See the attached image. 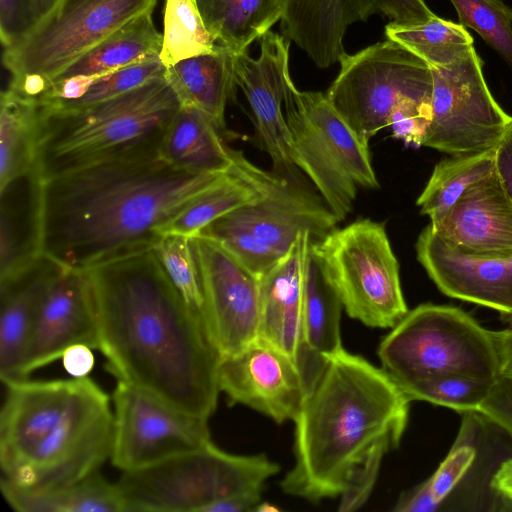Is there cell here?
Segmentation results:
<instances>
[{"mask_svg": "<svg viewBox=\"0 0 512 512\" xmlns=\"http://www.w3.org/2000/svg\"><path fill=\"white\" fill-rule=\"evenodd\" d=\"M30 0H0V39L9 48L34 27Z\"/></svg>", "mask_w": 512, "mask_h": 512, "instance_id": "cell-41", "label": "cell"}, {"mask_svg": "<svg viewBox=\"0 0 512 512\" xmlns=\"http://www.w3.org/2000/svg\"><path fill=\"white\" fill-rule=\"evenodd\" d=\"M417 258L445 295L512 316V253L457 247L428 225L416 242Z\"/></svg>", "mask_w": 512, "mask_h": 512, "instance_id": "cell-19", "label": "cell"}, {"mask_svg": "<svg viewBox=\"0 0 512 512\" xmlns=\"http://www.w3.org/2000/svg\"><path fill=\"white\" fill-rule=\"evenodd\" d=\"M6 386L0 413L1 480L43 491L99 471L111 457L114 412L108 394L87 377Z\"/></svg>", "mask_w": 512, "mask_h": 512, "instance_id": "cell-4", "label": "cell"}, {"mask_svg": "<svg viewBox=\"0 0 512 512\" xmlns=\"http://www.w3.org/2000/svg\"><path fill=\"white\" fill-rule=\"evenodd\" d=\"M83 272L106 370L191 415L209 419L220 355L154 248Z\"/></svg>", "mask_w": 512, "mask_h": 512, "instance_id": "cell-1", "label": "cell"}, {"mask_svg": "<svg viewBox=\"0 0 512 512\" xmlns=\"http://www.w3.org/2000/svg\"><path fill=\"white\" fill-rule=\"evenodd\" d=\"M411 400L387 374L341 349L329 357L294 420L292 469L284 493L317 503L340 497L354 476L396 448Z\"/></svg>", "mask_w": 512, "mask_h": 512, "instance_id": "cell-3", "label": "cell"}, {"mask_svg": "<svg viewBox=\"0 0 512 512\" xmlns=\"http://www.w3.org/2000/svg\"><path fill=\"white\" fill-rule=\"evenodd\" d=\"M492 337L498 357L499 375L512 377V327L492 331Z\"/></svg>", "mask_w": 512, "mask_h": 512, "instance_id": "cell-46", "label": "cell"}, {"mask_svg": "<svg viewBox=\"0 0 512 512\" xmlns=\"http://www.w3.org/2000/svg\"><path fill=\"white\" fill-rule=\"evenodd\" d=\"M432 119V100L404 99L392 110L388 127L407 145L423 146Z\"/></svg>", "mask_w": 512, "mask_h": 512, "instance_id": "cell-39", "label": "cell"}, {"mask_svg": "<svg viewBox=\"0 0 512 512\" xmlns=\"http://www.w3.org/2000/svg\"><path fill=\"white\" fill-rule=\"evenodd\" d=\"M505 322L509 323L512 325V316L508 317V318H505L503 319Z\"/></svg>", "mask_w": 512, "mask_h": 512, "instance_id": "cell-50", "label": "cell"}, {"mask_svg": "<svg viewBox=\"0 0 512 512\" xmlns=\"http://www.w3.org/2000/svg\"><path fill=\"white\" fill-rule=\"evenodd\" d=\"M338 222L322 197L300 181L283 180L266 196L232 210L212 224L249 237L281 260L302 234L308 233L316 242L335 229Z\"/></svg>", "mask_w": 512, "mask_h": 512, "instance_id": "cell-18", "label": "cell"}, {"mask_svg": "<svg viewBox=\"0 0 512 512\" xmlns=\"http://www.w3.org/2000/svg\"><path fill=\"white\" fill-rule=\"evenodd\" d=\"M55 270V264L41 258L31 271L0 289V378L4 385L25 379L24 359L41 300Z\"/></svg>", "mask_w": 512, "mask_h": 512, "instance_id": "cell-25", "label": "cell"}, {"mask_svg": "<svg viewBox=\"0 0 512 512\" xmlns=\"http://www.w3.org/2000/svg\"><path fill=\"white\" fill-rule=\"evenodd\" d=\"M431 228L467 250L512 253V201L495 171L473 185Z\"/></svg>", "mask_w": 512, "mask_h": 512, "instance_id": "cell-21", "label": "cell"}, {"mask_svg": "<svg viewBox=\"0 0 512 512\" xmlns=\"http://www.w3.org/2000/svg\"><path fill=\"white\" fill-rule=\"evenodd\" d=\"M493 382L462 374H444L402 388L410 400L427 401L456 411L478 412Z\"/></svg>", "mask_w": 512, "mask_h": 512, "instance_id": "cell-36", "label": "cell"}, {"mask_svg": "<svg viewBox=\"0 0 512 512\" xmlns=\"http://www.w3.org/2000/svg\"><path fill=\"white\" fill-rule=\"evenodd\" d=\"M495 173L512 201V123L495 148Z\"/></svg>", "mask_w": 512, "mask_h": 512, "instance_id": "cell-45", "label": "cell"}, {"mask_svg": "<svg viewBox=\"0 0 512 512\" xmlns=\"http://www.w3.org/2000/svg\"><path fill=\"white\" fill-rule=\"evenodd\" d=\"M59 1L60 0H30L35 24L34 27L54 9Z\"/></svg>", "mask_w": 512, "mask_h": 512, "instance_id": "cell-48", "label": "cell"}, {"mask_svg": "<svg viewBox=\"0 0 512 512\" xmlns=\"http://www.w3.org/2000/svg\"><path fill=\"white\" fill-rule=\"evenodd\" d=\"M258 512H267V511H278V508L270 503L267 502H260L256 505V507L253 509Z\"/></svg>", "mask_w": 512, "mask_h": 512, "instance_id": "cell-49", "label": "cell"}, {"mask_svg": "<svg viewBox=\"0 0 512 512\" xmlns=\"http://www.w3.org/2000/svg\"><path fill=\"white\" fill-rule=\"evenodd\" d=\"M157 0H60L24 38L4 49L9 88L38 99L76 59Z\"/></svg>", "mask_w": 512, "mask_h": 512, "instance_id": "cell-9", "label": "cell"}, {"mask_svg": "<svg viewBox=\"0 0 512 512\" xmlns=\"http://www.w3.org/2000/svg\"><path fill=\"white\" fill-rule=\"evenodd\" d=\"M114 434L110 460L122 472L140 469L202 447L208 420L117 381L112 395Z\"/></svg>", "mask_w": 512, "mask_h": 512, "instance_id": "cell-13", "label": "cell"}, {"mask_svg": "<svg viewBox=\"0 0 512 512\" xmlns=\"http://www.w3.org/2000/svg\"><path fill=\"white\" fill-rule=\"evenodd\" d=\"M372 14L399 25L424 23L436 16L424 0H284L281 31L316 66L327 68L346 54L347 28Z\"/></svg>", "mask_w": 512, "mask_h": 512, "instance_id": "cell-16", "label": "cell"}, {"mask_svg": "<svg viewBox=\"0 0 512 512\" xmlns=\"http://www.w3.org/2000/svg\"><path fill=\"white\" fill-rule=\"evenodd\" d=\"M296 166L342 221L359 188L378 189L369 146L362 143L322 92L299 91L293 81L284 102Z\"/></svg>", "mask_w": 512, "mask_h": 512, "instance_id": "cell-8", "label": "cell"}, {"mask_svg": "<svg viewBox=\"0 0 512 512\" xmlns=\"http://www.w3.org/2000/svg\"><path fill=\"white\" fill-rule=\"evenodd\" d=\"M431 70L432 119L423 146L451 156L495 148L512 116L490 93L475 49L450 65Z\"/></svg>", "mask_w": 512, "mask_h": 512, "instance_id": "cell-12", "label": "cell"}, {"mask_svg": "<svg viewBox=\"0 0 512 512\" xmlns=\"http://www.w3.org/2000/svg\"><path fill=\"white\" fill-rule=\"evenodd\" d=\"M311 237L302 234L290 251L260 280L258 338L296 362L301 343L303 266Z\"/></svg>", "mask_w": 512, "mask_h": 512, "instance_id": "cell-23", "label": "cell"}, {"mask_svg": "<svg viewBox=\"0 0 512 512\" xmlns=\"http://www.w3.org/2000/svg\"><path fill=\"white\" fill-rule=\"evenodd\" d=\"M283 180L258 168L243 155L218 181L163 224L159 234L193 238L221 216L266 196Z\"/></svg>", "mask_w": 512, "mask_h": 512, "instance_id": "cell-24", "label": "cell"}, {"mask_svg": "<svg viewBox=\"0 0 512 512\" xmlns=\"http://www.w3.org/2000/svg\"><path fill=\"white\" fill-rule=\"evenodd\" d=\"M216 40L206 28L196 0H165L159 58L165 67L213 52Z\"/></svg>", "mask_w": 512, "mask_h": 512, "instance_id": "cell-34", "label": "cell"}, {"mask_svg": "<svg viewBox=\"0 0 512 512\" xmlns=\"http://www.w3.org/2000/svg\"><path fill=\"white\" fill-rule=\"evenodd\" d=\"M229 170L194 172L157 155L37 178L39 254L81 272L151 250L161 226Z\"/></svg>", "mask_w": 512, "mask_h": 512, "instance_id": "cell-2", "label": "cell"}, {"mask_svg": "<svg viewBox=\"0 0 512 512\" xmlns=\"http://www.w3.org/2000/svg\"><path fill=\"white\" fill-rule=\"evenodd\" d=\"M217 43L238 54L281 20L284 0H196Z\"/></svg>", "mask_w": 512, "mask_h": 512, "instance_id": "cell-31", "label": "cell"}, {"mask_svg": "<svg viewBox=\"0 0 512 512\" xmlns=\"http://www.w3.org/2000/svg\"><path fill=\"white\" fill-rule=\"evenodd\" d=\"M218 384L231 405H245L277 423L294 421L307 395L297 362L261 338L220 358Z\"/></svg>", "mask_w": 512, "mask_h": 512, "instance_id": "cell-17", "label": "cell"}, {"mask_svg": "<svg viewBox=\"0 0 512 512\" xmlns=\"http://www.w3.org/2000/svg\"><path fill=\"white\" fill-rule=\"evenodd\" d=\"M495 148L452 156L435 166L416 202L430 223L439 222L473 185L494 173Z\"/></svg>", "mask_w": 512, "mask_h": 512, "instance_id": "cell-32", "label": "cell"}, {"mask_svg": "<svg viewBox=\"0 0 512 512\" xmlns=\"http://www.w3.org/2000/svg\"><path fill=\"white\" fill-rule=\"evenodd\" d=\"M311 240L304 257L301 343L297 357L307 393L329 357L343 349L340 332L343 304Z\"/></svg>", "mask_w": 512, "mask_h": 512, "instance_id": "cell-22", "label": "cell"}, {"mask_svg": "<svg viewBox=\"0 0 512 512\" xmlns=\"http://www.w3.org/2000/svg\"><path fill=\"white\" fill-rule=\"evenodd\" d=\"M280 470L263 454L235 455L209 441L195 450L140 469L115 482L123 512H203L212 503L262 494Z\"/></svg>", "mask_w": 512, "mask_h": 512, "instance_id": "cell-6", "label": "cell"}, {"mask_svg": "<svg viewBox=\"0 0 512 512\" xmlns=\"http://www.w3.org/2000/svg\"><path fill=\"white\" fill-rule=\"evenodd\" d=\"M166 67L159 55H152L132 65L109 74L97 77L86 93L77 100L69 102L39 101L60 108H81L91 106L127 92L164 76Z\"/></svg>", "mask_w": 512, "mask_h": 512, "instance_id": "cell-38", "label": "cell"}, {"mask_svg": "<svg viewBox=\"0 0 512 512\" xmlns=\"http://www.w3.org/2000/svg\"><path fill=\"white\" fill-rule=\"evenodd\" d=\"M491 486L512 502V458L505 460L492 477Z\"/></svg>", "mask_w": 512, "mask_h": 512, "instance_id": "cell-47", "label": "cell"}, {"mask_svg": "<svg viewBox=\"0 0 512 512\" xmlns=\"http://www.w3.org/2000/svg\"><path fill=\"white\" fill-rule=\"evenodd\" d=\"M7 504L19 512H123L115 483L99 471L73 484L43 491L18 488L0 480Z\"/></svg>", "mask_w": 512, "mask_h": 512, "instance_id": "cell-29", "label": "cell"}, {"mask_svg": "<svg viewBox=\"0 0 512 512\" xmlns=\"http://www.w3.org/2000/svg\"><path fill=\"white\" fill-rule=\"evenodd\" d=\"M378 356L401 389L444 374L492 382L499 376L492 331L450 306L422 304L408 311L383 338Z\"/></svg>", "mask_w": 512, "mask_h": 512, "instance_id": "cell-7", "label": "cell"}, {"mask_svg": "<svg viewBox=\"0 0 512 512\" xmlns=\"http://www.w3.org/2000/svg\"><path fill=\"white\" fill-rule=\"evenodd\" d=\"M339 62V74L325 95L365 145L388 127L392 110L402 100H432L431 66L393 40L346 53Z\"/></svg>", "mask_w": 512, "mask_h": 512, "instance_id": "cell-11", "label": "cell"}, {"mask_svg": "<svg viewBox=\"0 0 512 512\" xmlns=\"http://www.w3.org/2000/svg\"><path fill=\"white\" fill-rule=\"evenodd\" d=\"M266 32L261 37L260 55L251 58L247 50L235 54V83L244 93L252 111L254 141L271 158L273 174L288 182L299 181L283 102L289 84V41Z\"/></svg>", "mask_w": 512, "mask_h": 512, "instance_id": "cell-15", "label": "cell"}, {"mask_svg": "<svg viewBox=\"0 0 512 512\" xmlns=\"http://www.w3.org/2000/svg\"><path fill=\"white\" fill-rule=\"evenodd\" d=\"M386 37L427 62L431 67H444L466 56L473 38L465 27L437 16L411 25L392 22L385 27Z\"/></svg>", "mask_w": 512, "mask_h": 512, "instance_id": "cell-33", "label": "cell"}, {"mask_svg": "<svg viewBox=\"0 0 512 512\" xmlns=\"http://www.w3.org/2000/svg\"><path fill=\"white\" fill-rule=\"evenodd\" d=\"M311 244L351 318L392 328L406 315L399 264L383 223L356 220Z\"/></svg>", "mask_w": 512, "mask_h": 512, "instance_id": "cell-10", "label": "cell"}, {"mask_svg": "<svg viewBox=\"0 0 512 512\" xmlns=\"http://www.w3.org/2000/svg\"><path fill=\"white\" fill-rule=\"evenodd\" d=\"M98 349L94 308L83 272L56 266L41 300L23 377L62 357L73 345Z\"/></svg>", "mask_w": 512, "mask_h": 512, "instance_id": "cell-20", "label": "cell"}, {"mask_svg": "<svg viewBox=\"0 0 512 512\" xmlns=\"http://www.w3.org/2000/svg\"><path fill=\"white\" fill-rule=\"evenodd\" d=\"M152 14L153 10H149L124 24L76 59L51 82L76 76L97 78L149 56L159 55L162 34L157 31Z\"/></svg>", "mask_w": 512, "mask_h": 512, "instance_id": "cell-28", "label": "cell"}, {"mask_svg": "<svg viewBox=\"0 0 512 512\" xmlns=\"http://www.w3.org/2000/svg\"><path fill=\"white\" fill-rule=\"evenodd\" d=\"M205 305L207 335L230 356L258 338L260 280L210 238H192Z\"/></svg>", "mask_w": 512, "mask_h": 512, "instance_id": "cell-14", "label": "cell"}, {"mask_svg": "<svg viewBox=\"0 0 512 512\" xmlns=\"http://www.w3.org/2000/svg\"><path fill=\"white\" fill-rule=\"evenodd\" d=\"M233 53L217 43L213 52L181 60L166 67L164 78L182 107H194L225 129V108L236 83Z\"/></svg>", "mask_w": 512, "mask_h": 512, "instance_id": "cell-26", "label": "cell"}, {"mask_svg": "<svg viewBox=\"0 0 512 512\" xmlns=\"http://www.w3.org/2000/svg\"><path fill=\"white\" fill-rule=\"evenodd\" d=\"M478 413L512 436V377H497Z\"/></svg>", "mask_w": 512, "mask_h": 512, "instance_id": "cell-42", "label": "cell"}, {"mask_svg": "<svg viewBox=\"0 0 512 512\" xmlns=\"http://www.w3.org/2000/svg\"><path fill=\"white\" fill-rule=\"evenodd\" d=\"M92 350L83 344L67 348L61 357L65 371L74 378L87 377L95 363Z\"/></svg>", "mask_w": 512, "mask_h": 512, "instance_id": "cell-44", "label": "cell"}, {"mask_svg": "<svg viewBox=\"0 0 512 512\" xmlns=\"http://www.w3.org/2000/svg\"><path fill=\"white\" fill-rule=\"evenodd\" d=\"M39 108L33 170L46 181L103 163L159 155L181 104L163 76L91 106L39 102Z\"/></svg>", "mask_w": 512, "mask_h": 512, "instance_id": "cell-5", "label": "cell"}, {"mask_svg": "<svg viewBox=\"0 0 512 512\" xmlns=\"http://www.w3.org/2000/svg\"><path fill=\"white\" fill-rule=\"evenodd\" d=\"M440 504L433 494L430 480L428 479L415 488L401 494L393 510L397 512H433L437 510Z\"/></svg>", "mask_w": 512, "mask_h": 512, "instance_id": "cell-43", "label": "cell"}, {"mask_svg": "<svg viewBox=\"0 0 512 512\" xmlns=\"http://www.w3.org/2000/svg\"><path fill=\"white\" fill-rule=\"evenodd\" d=\"M476 455L475 448L462 444L453 448L435 473L429 478L433 494L438 502L451 492L471 466Z\"/></svg>", "mask_w": 512, "mask_h": 512, "instance_id": "cell-40", "label": "cell"}, {"mask_svg": "<svg viewBox=\"0 0 512 512\" xmlns=\"http://www.w3.org/2000/svg\"><path fill=\"white\" fill-rule=\"evenodd\" d=\"M222 130L206 113L182 107L170 123L159 151L166 163L194 172H222L243 156L226 145Z\"/></svg>", "mask_w": 512, "mask_h": 512, "instance_id": "cell-27", "label": "cell"}, {"mask_svg": "<svg viewBox=\"0 0 512 512\" xmlns=\"http://www.w3.org/2000/svg\"><path fill=\"white\" fill-rule=\"evenodd\" d=\"M459 23L475 30L512 65V9L501 0H450Z\"/></svg>", "mask_w": 512, "mask_h": 512, "instance_id": "cell-37", "label": "cell"}, {"mask_svg": "<svg viewBox=\"0 0 512 512\" xmlns=\"http://www.w3.org/2000/svg\"><path fill=\"white\" fill-rule=\"evenodd\" d=\"M40 108L35 98L11 88L0 100V191L35 164Z\"/></svg>", "mask_w": 512, "mask_h": 512, "instance_id": "cell-30", "label": "cell"}, {"mask_svg": "<svg viewBox=\"0 0 512 512\" xmlns=\"http://www.w3.org/2000/svg\"><path fill=\"white\" fill-rule=\"evenodd\" d=\"M154 251L173 286L206 331L204 296L192 238L162 236Z\"/></svg>", "mask_w": 512, "mask_h": 512, "instance_id": "cell-35", "label": "cell"}]
</instances>
